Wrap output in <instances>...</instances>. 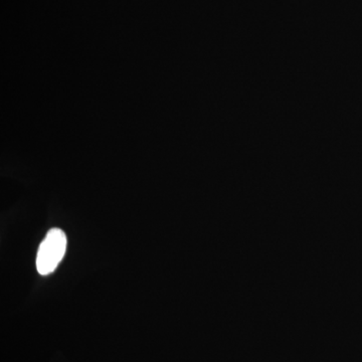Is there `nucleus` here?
Instances as JSON below:
<instances>
[{
	"mask_svg": "<svg viewBox=\"0 0 362 362\" xmlns=\"http://www.w3.org/2000/svg\"><path fill=\"white\" fill-rule=\"evenodd\" d=\"M67 250V237L60 228H51L46 233L37 254V272L50 275L64 259Z\"/></svg>",
	"mask_w": 362,
	"mask_h": 362,
	"instance_id": "1",
	"label": "nucleus"
}]
</instances>
